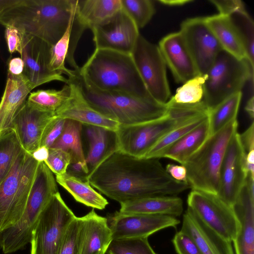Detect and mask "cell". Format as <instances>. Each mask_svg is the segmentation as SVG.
Listing matches in <instances>:
<instances>
[{
  "label": "cell",
  "mask_w": 254,
  "mask_h": 254,
  "mask_svg": "<svg viewBox=\"0 0 254 254\" xmlns=\"http://www.w3.org/2000/svg\"><path fill=\"white\" fill-rule=\"evenodd\" d=\"M159 159L116 151L87 179L100 193L120 204L146 197L176 196L190 188L187 182L173 179Z\"/></svg>",
  "instance_id": "1"
},
{
  "label": "cell",
  "mask_w": 254,
  "mask_h": 254,
  "mask_svg": "<svg viewBox=\"0 0 254 254\" xmlns=\"http://www.w3.org/2000/svg\"><path fill=\"white\" fill-rule=\"evenodd\" d=\"M72 2L73 0H18L0 15V24L14 26L52 46L67 29Z\"/></svg>",
  "instance_id": "2"
},
{
  "label": "cell",
  "mask_w": 254,
  "mask_h": 254,
  "mask_svg": "<svg viewBox=\"0 0 254 254\" xmlns=\"http://www.w3.org/2000/svg\"><path fill=\"white\" fill-rule=\"evenodd\" d=\"M75 70L68 80L75 83L87 103L95 110L120 125L141 123L161 118L167 112L166 104L139 98L130 94L97 88Z\"/></svg>",
  "instance_id": "3"
},
{
  "label": "cell",
  "mask_w": 254,
  "mask_h": 254,
  "mask_svg": "<svg viewBox=\"0 0 254 254\" xmlns=\"http://www.w3.org/2000/svg\"><path fill=\"white\" fill-rule=\"evenodd\" d=\"M79 71L98 89L155 100L147 90L131 54L95 49Z\"/></svg>",
  "instance_id": "4"
},
{
  "label": "cell",
  "mask_w": 254,
  "mask_h": 254,
  "mask_svg": "<svg viewBox=\"0 0 254 254\" xmlns=\"http://www.w3.org/2000/svg\"><path fill=\"white\" fill-rule=\"evenodd\" d=\"M238 127L236 119L210 135L183 165L192 190L217 194L221 165L228 144L237 132Z\"/></svg>",
  "instance_id": "5"
},
{
  "label": "cell",
  "mask_w": 254,
  "mask_h": 254,
  "mask_svg": "<svg viewBox=\"0 0 254 254\" xmlns=\"http://www.w3.org/2000/svg\"><path fill=\"white\" fill-rule=\"evenodd\" d=\"M39 162L23 148L0 183V233L21 217Z\"/></svg>",
  "instance_id": "6"
},
{
  "label": "cell",
  "mask_w": 254,
  "mask_h": 254,
  "mask_svg": "<svg viewBox=\"0 0 254 254\" xmlns=\"http://www.w3.org/2000/svg\"><path fill=\"white\" fill-rule=\"evenodd\" d=\"M254 66L222 50L204 75V102L209 111L240 92L248 80L254 82Z\"/></svg>",
  "instance_id": "7"
},
{
  "label": "cell",
  "mask_w": 254,
  "mask_h": 254,
  "mask_svg": "<svg viewBox=\"0 0 254 254\" xmlns=\"http://www.w3.org/2000/svg\"><path fill=\"white\" fill-rule=\"evenodd\" d=\"M196 117L189 118L176 110L167 108L166 114L158 119L136 124L120 125L115 131L117 151L137 158H144L164 135Z\"/></svg>",
  "instance_id": "8"
},
{
  "label": "cell",
  "mask_w": 254,
  "mask_h": 254,
  "mask_svg": "<svg viewBox=\"0 0 254 254\" xmlns=\"http://www.w3.org/2000/svg\"><path fill=\"white\" fill-rule=\"evenodd\" d=\"M75 217L60 192L55 194L33 229L30 254H56L66 228Z\"/></svg>",
  "instance_id": "9"
},
{
  "label": "cell",
  "mask_w": 254,
  "mask_h": 254,
  "mask_svg": "<svg viewBox=\"0 0 254 254\" xmlns=\"http://www.w3.org/2000/svg\"><path fill=\"white\" fill-rule=\"evenodd\" d=\"M190 208L208 227L232 242L240 229V223L232 207L217 194L192 190L187 198Z\"/></svg>",
  "instance_id": "10"
},
{
  "label": "cell",
  "mask_w": 254,
  "mask_h": 254,
  "mask_svg": "<svg viewBox=\"0 0 254 254\" xmlns=\"http://www.w3.org/2000/svg\"><path fill=\"white\" fill-rule=\"evenodd\" d=\"M130 54L150 95L157 102L166 104L171 92L167 66L158 46L139 34Z\"/></svg>",
  "instance_id": "11"
},
{
  "label": "cell",
  "mask_w": 254,
  "mask_h": 254,
  "mask_svg": "<svg viewBox=\"0 0 254 254\" xmlns=\"http://www.w3.org/2000/svg\"><path fill=\"white\" fill-rule=\"evenodd\" d=\"M193 58L199 75H204L222 50L219 43L202 17L188 18L179 31Z\"/></svg>",
  "instance_id": "12"
},
{
  "label": "cell",
  "mask_w": 254,
  "mask_h": 254,
  "mask_svg": "<svg viewBox=\"0 0 254 254\" xmlns=\"http://www.w3.org/2000/svg\"><path fill=\"white\" fill-rule=\"evenodd\" d=\"M90 29L95 49L128 54H131L139 35L138 28L122 8Z\"/></svg>",
  "instance_id": "13"
},
{
  "label": "cell",
  "mask_w": 254,
  "mask_h": 254,
  "mask_svg": "<svg viewBox=\"0 0 254 254\" xmlns=\"http://www.w3.org/2000/svg\"><path fill=\"white\" fill-rule=\"evenodd\" d=\"M51 48L42 39L22 32L19 53L24 64L22 74L34 88L52 81L68 83L67 78L50 68Z\"/></svg>",
  "instance_id": "14"
},
{
  "label": "cell",
  "mask_w": 254,
  "mask_h": 254,
  "mask_svg": "<svg viewBox=\"0 0 254 254\" xmlns=\"http://www.w3.org/2000/svg\"><path fill=\"white\" fill-rule=\"evenodd\" d=\"M113 240L134 238H148L162 229L176 228L180 221L167 215L124 214L119 211L107 216Z\"/></svg>",
  "instance_id": "15"
},
{
  "label": "cell",
  "mask_w": 254,
  "mask_h": 254,
  "mask_svg": "<svg viewBox=\"0 0 254 254\" xmlns=\"http://www.w3.org/2000/svg\"><path fill=\"white\" fill-rule=\"evenodd\" d=\"M87 28L79 16L77 0H73L67 29L60 40L51 48L50 67L52 70L62 75L66 74L68 78L74 76L75 70L80 69L75 61V51L80 38Z\"/></svg>",
  "instance_id": "16"
},
{
  "label": "cell",
  "mask_w": 254,
  "mask_h": 254,
  "mask_svg": "<svg viewBox=\"0 0 254 254\" xmlns=\"http://www.w3.org/2000/svg\"><path fill=\"white\" fill-rule=\"evenodd\" d=\"M239 134L237 131L232 136L227 146L220 169L217 193L232 207L247 177L243 167L246 152L241 144Z\"/></svg>",
  "instance_id": "17"
},
{
  "label": "cell",
  "mask_w": 254,
  "mask_h": 254,
  "mask_svg": "<svg viewBox=\"0 0 254 254\" xmlns=\"http://www.w3.org/2000/svg\"><path fill=\"white\" fill-rule=\"evenodd\" d=\"M56 117L55 113L41 110L26 100L15 117L11 128L23 148L31 154L40 147L45 129Z\"/></svg>",
  "instance_id": "18"
},
{
  "label": "cell",
  "mask_w": 254,
  "mask_h": 254,
  "mask_svg": "<svg viewBox=\"0 0 254 254\" xmlns=\"http://www.w3.org/2000/svg\"><path fill=\"white\" fill-rule=\"evenodd\" d=\"M163 58L178 83L199 75L193 58L180 31L164 37L158 46Z\"/></svg>",
  "instance_id": "19"
},
{
  "label": "cell",
  "mask_w": 254,
  "mask_h": 254,
  "mask_svg": "<svg viewBox=\"0 0 254 254\" xmlns=\"http://www.w3.org/2000/svg\"><path fill=\"white\" fill-rule=\"evenodd\" d=\"M232 208L240 225L235 254H254V185L246 179Z\"/></svg>",
  "instance_id": "20"
},
{
  "label": "cell",
  "mask_w": 254,
  "mask_h": 254,
  "mask_svg": "<svg viewBox=\"0 0 254 254\" xmlns=\"http://www.w3.org/2000/svg\"><path fill=\"white\" fill-rule=\"evenodd\" d=\"M69 96L55 112L57 117L74 120L82 125L102 127L116 131L120 124L93 109L86 101L78 87L68 81Z\"/></svg>",
  "instance_id": "21"
},
{
  "label": "cell",
  "mask_w": 254,
  "mask_h": 254,
  "mask_svg": "<svg viewBox=\"0 0 254 254\" xmlns=\"http://www.w3.org/2000/svg\"><path fill=\"white\" fill-rule=\"evenodd\" d=\"M181 230L191 237L202 254H234L232 242L208 227L189 207L183 215Z\"/></svg>",
  "instance_id": "22"
},
{
  "label": "cell",
  "mask_w": 254,
  "mask_h": 254,
  "mask_svg": "<svg viewBox=\"0 0 254 254\" xmlns=\"http://www.w3.org/2000/svg\"><path fill=\"white\" fill-rule=\"evenodd\" d=\"M34 88L23 74L16 75L8 72L0 102V135L11 128L15 117Z\"/></svg>",
  "instance_id": "23"
},
{
  "label": "cell",
  "mask_w": 254,
  "mask_h": 254,
  "mask_svg": "<svg viewBox=\"0 0 254 254\" xmlns=\"http://www.w3.org/2000/svg\"><path fill=\"white\" fill-rule=\"evenodd\" d=\"M81 218L79 254H105L113 240L107 218L93 209Z\"/></svg>",
  "instance_id": "24"
},
{
  "label": "cell",
  "mask_w": 254,
  "mask_h": 254,
  "mask_svg": "<svg viewBox=\"0 0 254 254\" xmlns=\"http://www.w3.org/2000/svg\"><path fill=\"white\" fill-rule=\"evenodd\" d=\"M119 212L124 214L167 215L180 216L183 201L176 196H155L140 198L120 204Z\"/></svg>",
  "instance_id": "25"
},
{
  "label": "cell",
  "mask_w": 254,
  "mask_h": 254,
  "mask_svg": "<svg viewBox=\"0 0 254 254\" xmlns=\"http://www.w3.org/2000/svg\"><path fill=\"white\" fill-rule=\"evenodd\" d=\"M85 126L89 142L85 161L89 175L107 157L117 151L116 137L114 131L98 126Z\"/></svg>",
  "instance_id": "26"
},
{
  "label": "cell",
  "mask_w": 254,
  "mask_h": 254,
  "mask_svg": "<svg viewBox=\"0 0 254 254\" xmlns=\"http://www.w3.org/2000/svg\"><path fill=\"white\" fill-rule=\"evenodd\" d=\"M204 18L223 50L238 59H247L242 40L229 16L217 14Z\"/></svg>",
  "instance_id": "27"
},
{
  "label": "cell",
  "mask_w": 254,
  "mask_h": 254,
  "mask_svg": "<svg viewBox=\"0 0 254 254\" xmlns=\"http://www.w3.org/2000/svg\"><path fill=\"white\" fill-rule=\"evenodd\" d=\"M210 136L208 117L169 147L162 158L173 160L181 165L195 152Z\"/></svg>",
  "instance_id": "28"
},
{
  "label": "cell",
  "mask_w": 254,
  "mask_h": 254,
  "mask_svg": "<svg viewBox=\"0 0 254 254\" xmlns=\"http://www.w3.org/2000/svg\"><path fill=\"white\" fill-rule=\"evenodd\" d=\"M56 181L78 202L100 210L108 204L107 199L91 187L87 180L66 173L56 175Z\"/></svg>",
  "instance_id": "29"
},
{
  "label": "cell",
  "mask_w": 254,
  "mask_h": 254,
  "mask_svg": "<svg viewBox=\"0 0 254 254\" xmlns=\"http://www.w3.org/2000/svg\"><path fill=\"white\" fill-rule=\"evenodd\" d=\"M77 3L79 17L90 29L122 8L121 0H77Z\"/></svg>",
  "instance_id": "30"
},
{
  "label": "cell",
  "mask_w": 254,
  "mask_h": 254,
  "mask_svg": "<svg viewBox=\"0 0 254 254\" xmlns=\"http://www.w3.org/2000/svg\"><path fill=\"white\" fill-rule=\"evenodd\" d=\"M82 125L79 122L66 119L62 134L50 147L61 149L68 153L71 157V163L86 162L81 140Z\"/></svg>",
  "instance_id": "31"
},
{
  "label": "cell",
  "mask_w": 254,
  "mask_h": 254,
  "mask_svg": "<svg viewBox=\"0 0 254 254\" xmlns=\"http://www.w3.org/2000/svg\"><path fill=\"white\" fill-rule=\"evenodd\" d=\"M242 97V92L237 93L209 111L210 135L220 130L231 121L237 119Z\"/></svg>",
  "instance_id": "32"
},
{
  "label": "cell",
  "mask_w": 254,
  "mask_h": 254,
  "mask_svg": "<svg viewBox=\"0 0 254 254\" xmlns=\"http://www.w3.org/2000/svg\"><path fill=\"white\" fill-rule=\"evenodd\" d=\"M208 117V114H202L174 128L161 137L150 149L144 158H162L163 155L169 147Z\"/></svg>",
  "instance_id": "33"
},
{
  "label": "cell",
  "mask_w": 254,
  "mask_h": 254,
  "mask_svg": "<svg viewBox=\"0 0 254 254\" xmlns=\"http://www.w3.org/2000/svg\"><path fill=\"white\" fill-rule=\"evenodd\" d=\"M23 147L11 128L0 135V183L6 177Z\"/></svg>",
  "instance_id": "34"
},
{
  "label": "cell",
  "mask_w": 254,
  "mask_h": 254,
  "mask_svg": "<svg viewBox=\"0 0 254 254\" xmlns=\"http://www.w3.org/2000/svg\"><path fill=\"white\" fill-rule=\"evenodd\" d=\"M70 92V87L67 83L60 90H38L33 92L27 101L41 110L55 113L68 99Z\"/></svg>",
  "instance_id": "35"
},
{
  "label": "cell",
  "mask_w": 254,
  "mask_h": 254,
  "mask_svg": "<svg viewBox=\"0 0 254 254\" xmlns=\"http://www.w3.org/2000/svg\"><path fill=\"white\" fill-rule=\"evenodd\" d=\"M242 40L247 59L254 67V24L246 10L236 12L229 16Z\"/></svg>",
  "instance_id": "36"
},
{
  "label": "cell",
  "mask_w": 254,
  "mask_h": 254,
  "mask_svg": "<svg viewBox=\"0 0 254 254\" xmlns=\"http://www.w3.org/2000/svg\"><path fill=\"white\" fill-rule=\"evenodd\" d=\"M122 8L132 20L137 27H144L155 12L153 1L150 0H121Z\"/></svg>",
  "instance_id": "37"
},
{
  "label": "cell",
  "mask_w": 254,
  "mask_h": 254,
  "mask_svg": "<svg viewBox=\"0 0 254 254\" xmlns=\"http://www.w3.org/2000/svg\"><path fill=\"white\" fill-rule=\"evenodd\" d=\"M204 81V75H199L188 80L169 100L179 104H195L201 102L203 99Z\"/></svg>",
  "instance_id": "38"
},
{
  "label": "cell",
  "mask_w": 254,
  "mask_h": 254,
  "mask_svg": "<svg viewBox=\"0 0 254 254\" xmlns=\"http://www.w3.org/2000/svg\"><path fill=\"white\" fill-rule=\"evenodd\" d=\"M106 252L107 254H156L148 238L112 240Z\"/></svg>",
  "instance_id": "39"
},
{
  "label": "cell",
  "mask_w": 254,
  "mask_h": 254,
  "mask_svg": "<svg viewBox=\"0 0 254 254\" xmlns=\"http://www.w3.org/2000/svg\"><path fill=\"white\" fill-rule=\"evenodd\" d=\"M81 218L75 217L68 225L56 254H79Z\"/></svg>",
  "instance_id": "40"
},
{
  "label": "cell",
  "mask_w": 254,
  "mask_h": 254,
  "mask_svg": "<svg viewBox=\"0 0 254 254\" xmlns=\"http://www.w3.org/2000/svg\"><path fill=\"white\" fill-rule=\"evenodd\" d=\"M44 162L53 173L56 175H63L66 173L71 163V157L62 149L50 148L48 157Z\"/></svg>",
  "instance_id": "41"
},
{
  "label": "cell",
  "mask_w": 254,
  "mask_h": 254,
  "mask_svg": "<svg viewBox=\"0 0 254 254\" xmlns=\"http://www.w3.org/2000/svg\"><path fill=\"white\" fill-rule=\"evenodd\" d=\"M172 243L178 254H202L191 237L182 230L175 234Z\"/></svg>",
  "instance_id": "42"
},
{
  "label": "cell",
  "mask_w": 254,
  "mask_h": 254,
  "mask_svg": "<svg viewBox=\"0 0 254 254\" xmlns=\"http://www.w3.org/2000/svg\"><path fill=\"white\" fill-rule=\"evenodd\" d=\"M66 119L56 117L46 127L41 140L40 146L50 148L62 134Z\"/></svg>",
  "instance_id": "43"
},
{
  "label": "cell",
  "mask_w": 254,
  "mask_h": 254,
  "mask_svg": "<svg viewBox=\"0 0 254 254\" xmlns=\"http://www.w3.org/2000/svg\"><path fill=\"white\" fill-rule=\"evenodd\" d=\"M209 1L215 6L219 14L224 16H229L236 12L246 10L241 0H210Z\"/></svg>",
  "instance_id": "44"
},
{
  "label": "cell",
  "mask_w": 254,
  "mask_h": 254,
  "mask_svg": "<svg viewBox=\"0 0 254 254\" xmlns=\"http://www.w3.org/2000/svg\"><path fill=\"white\" fill-rule=\"evenodd\" d=\"M5 27V38L9 53L12 54L17 52L19 53L21 50L22 32L11 25H6Z\"/></svg>",
  "instance_id": "45"
},
{
  "label": "cell",
  "mask_w": 254,
  "mask_h": 254,
  "mask_svg": "<svg viewBox=\"0 0 254 254\" xmlns=\"http://www.w3.org/2000/svg\"><path fill=\"white\" fill-rule=\"evenodd\" d=\"M242 146L247 153L254 150V122L253 121L250 127L242 133L239 134Z\"/></svg>",
  "instance_id": "46"
},
{
  "label": "cell",
  "mask_w": 254,
  "mask_h": 254,
  "mask_svg": "<svg viewBox=\"0 0 254 254\" xmlns=\"http://www.w3.org/2000/svg\"><path fill=\"white\" fill-rule=\"evenodd\" d=\"M165 169L174 180L179 182H187V170L184 165L168 164Z\"/></svg>",
  "instance_id": "47"
},
{
  "label": "cell",
  "mask_w": 254,
  "mask_h": 254,
  "mask_svg": "<svg viewBox=\"0 0 254 254\" xmlns=\"http://www.w3.org/2000/svg\"><path fill=\"white\" fill-rule=\"evenodd\" d=\"M66 173L84 180H87L89 169L86 162L71 163L68 166Z\"/></svg>",
  "instance_id": "48"
},
{
  "label": "cell",
  "mask_w": 254,
  "mask_h": 254,
  "mask_svg": "<svg viewBox=\"0 0 254 254\" xmlns=\"http://www.w3.org/2000/svg\"><path fill=\"white\" fill-rule=\"evenodd\" d=\"M24 67V62L21 58H14L9 61L8 72L13 75H20L23 72Z\"/></svg>",
  "instance_id": "49"
},
{
  "label": "cell",
  "mask_w": 254,
  "mask_h": 254,
  "mask_svg": "<svg viewBox=\"0 0 254 254\" xmlns=\"http://www.w3.org/2000/svg\"><path fill=\"white\" fill-rule=\"evenodd\" d=\"M49 148L45 146H40L31 154L39 162H45L49 156Z\"/></svg>",
  "instance_id": "50"
},
{
  "label": "cell",
  "mask_w": 254,
  "mask_h": 254,
  "mask_svg": "<svg viewBox=\"0 0 254 254\" xmlns=\"http://www.w3.org/2000/svg\"><path fill=\"white\" fill-rule=\"evenodd\" d=\"M158 2L162 4L171 6H177L185 5L188 3L192 1L191 0H157Z\"/></svg>",
  "instance_id": "51"
},
{
  "label": "cell",
  "mask_w": 254,
  "mask_h": 254,
  "mask_svg": "<svg viewBox=\"0 0 254 254\" xmlns=\"http://www.w3.org/2000/svg\"><path fill=\"white\" fill-rule=\"evenodd\" d=\"M254 99L253 95L248 100L246 106L245 110L249 116L250 118L253 120L254 118Z\"/></svg>",
  "instance_id": "52"
},
{
  "label": "cell",
  "mask_w": 254,
  "mask_h": 254,
  "mask_svg": "<svg viewBox=\"0 0 254 254\" xmlns=\"http://www.w3.org/2000/svg\"><path fill=\"white\" fill-rule=\"evenodd\" d=\"M18 0H0V15L7 8L15 4Z\"/></svg>",
  "instance_id": "53"
}]
</instances>
